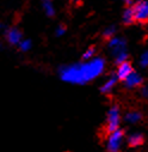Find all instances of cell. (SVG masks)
I'll return each mask as SVG.
<instances>
[{
    "label": "cell",
    "mask_w": 148,
    "mask_h": 152,
    "mask_svg": "<svg viewBox=\"0 0 148 152\" xmlns=\"http://www.w3.org/2000/svg\"><path fill=\"white\" fill-rule=\"evenodd\" d=\"M105 62L103 59H92L86 64L66 66L61 68V78L65 82L73 84H84L87 83L103 72Z\"/></svg>",
    "instance_id": "cell-1"
},
{
    "label": "cell",
    "mask_w": 148,
    "mask_h": 152,
    "mask_svg": "<svg viewBox=\"0 0 148 152\" xmlns=\"http://www.w3.org/2000/svg\"><path fill=\"white\" fill-rule=\"evenodd\" d=\"M131 9L134 13V19L136 22H140V23L148 22V1L140 0Z\"/></svg>",
    "instance_id": "cell-2"
},
{
    "label": "cell",
    "mask_w": 148,
    "mask_h": 152,
    "mask_svg": "<svg viewBox=\"0 0 148 152\" xmlns=\"http://www.w3.org/2000/svg\"><path fill=\"white\" fill-rule=\"evenodd\" d=\"M118 125H120V110L117 107H112L107 114V122L105 129L107 133H111L118 129Z\"/></svg>",
    "instance_id": "cell-3"
},
{
    "label": "cell",
    "mask_w": 148,
    "mask_h": 152,
    "mask_svg": "<svg viewBox=\"0 0 148 152\" xmlns=\"http://www.w3.org/2000/svg\"><path fill=\"white\" fill-rule=\"evenodd\" d=\"M123 140V132L120 129H116L114 132L109 133L107 138V150L109 151H118L121 148V144Z\"/></svg>",
    "instance_id": "cell-4"
},
{
    "label": "cell",
    "mask_w": 148,
    "mask_h": 152,
    "mask_svg": "<svg viewBox=\"0 0 148 152\" xmlns=\"http://www.w3.org/2000/svg\"><path fill=\"white\" fill-rule=\"evenodd\" d=\"M133 71H134V69H133L131 65H130L128 61H124V62L120 64L118 69H117V73H116V77H117V79H120V80H124Z\"/></svg>",
    "instance_id": "cell-5"
},
{
    "label": "cell",
    "mask_w": 148,
    "mask_h": 152,
    "mask_svg": "<svg viewBox=\"0 0 148 152\" xmlns=\"http://www.w3.org/2000/svg\"><path fill=\"white\" fill-rule=\"evenodd\" d=\"M6 39H7V41H9L10 45L18 46L19 42L22 41V32L18 29H16V28L9 29L7 32H6Z\"/></svg>",
    "instance_id": "cell-6"
},
{
    "label": "cell",
    "mask_w": 148,
    "mask_h": 152,
    "mask_svg": "<svg viewBox=\"0 0 148 152\" xmlns=\"http://www.w3.org/2000/svg\"><path fill=\"white\" fill-rule=\"evenodd\" d=\"M109 46L112 49L114 54L117 55L122 52H126V42L124 40H120V39H110L109 40Z\"/></svg>",
    "instance_id": "cell-7"
},
{
    "label": "cell",
    "mask_w": 148,
    "mask_h": 152,
    "mask_svg": "<svg viewBox=\"0 0 148 152\" xmlns=\"http://www.w3.org/2000/svg\"><path fill=\"white\" fill-rule=\"evenodd\" d=\"M123 82H124L127 88H136V86L142 84V78H141V75H139L137 73H135L133 71Z\"/></svg>",
    "instance_id": "cell-8"
},
{
    "label": "cell",
    "mask_w": 148,
    "mask_h": 152,
    "mask_svg": "<svg viewBox=\"0 0 148 152\" xmlns=\"http://www.w3.org/2000/svg\"><path fill=\"white\" fill-rule=\"evenodd\" d=\"M128 144L131 147H137L143 144V137L141 134H131L128 138Z\"/></svg>",
    "instance_id": "cell-9"
},
{
    "label": "cell",
    "mask_w": 148,
    "mask_h": 152,
    "mask_svg": "<svg viewBox=\"0 0 148 152\" xmlns=\"http://www.w3.org/2000/svg\"><path fill=\"white\" fill-rule=\"evenodd\" d=\"M116 82H117V77H112V78H110L102 88H100V91L103 92V94H109L111 90L114 89V86H115V84H116Z\"/></svg>",
    "instance_id": "cell-10"
},
{
    "label": "cell",
    "mask_w": 148,
    "mask_h": 152,
    "mask_svg": "<svg viewBox=\"0 0 148 152\" xmlns=\"http://www.w3.org/2000/svg\"><path fill=\"white\" fill-rule=\"evenodd\" d=\"M42 6H43V10H44V12H46L47 16H49V17L54 16L55 9H54V5H53V3L50 1V0H43Z\"/></svg>",
    "instance_id": "cell-11"
},
{
    "label": "cell",
    "mask_w": 148,
    "mask_h": 152,
    "mask_svg": "<svg viewBox=\"0 0 148 152\" xmlns=\"http://www.w3.org/2000/svg\"><path fill=\"white\" fill-rule=\"evenodd\" d=\"M123 22H124L126 24H131V23L135 22V19H134V13H133V9H131V7L127 9V10L124 11V13H123Z\"/></svg>",
    "instance_id": "cell-12"
},
{
    "label": "cell",
    "mask_w": 148,
    "mask_h": 152,
    "mask_svg": "<svg viewBox=\"0 0 148 152\" xmlns=\"http://www.w3.org/2000/svg\"><path fill=\"white\" fill-rule=\"evenodd\" d=\"M141 118H142L141 114L137 113V111H130L129 114H127V116H126L127 121H128V122H131V124L139 122V121L141 120Z\"/></svg>",
    "instance_id": "cell-13"
},
{
    "label": "cell",
    "mask_w": 148,
    "mask_h": 152,
    "mask_svg": "<svg viewBox=\"0 0 148 152\" xmlns=\"http://www.w3.org/2000/svg\"><path fill=\"white\" fill-rule=\"evenodd\" d=\"M19 48H20V50H23V52H28V50H30V48H31V42L29 41V40H22L20 42H19Z\"/></svg>",
    "instance_id": "cell-14"
},
{
    "label": "cell",
    "mask_w": 148,
    "mask_h": 152,
    "mask_svg": "<svg viewBox=\"0 0 148 152\" xmlns=\"http://www.w3.org/2000/svg\"><path fill=\"white\" fill-rule=\"evenodd\" d=\"M94 48L93 47H91V48H89L87 50H86V53L83 55V59L84 60H91L92 59V56H93V54H94Z\"/></svg>",
    "instance_id": "cell-15"
},
{
    "label": "cell",
    "mask_w": 148,
    "mask_h": 152,
    "mask_svg": "<svg viewBox=\"0 0 148 152\" xmlns=\"http://www.w3.org/2000/svg\"><path fill=\"white\" fill-rule=\"evenodd\" d=\"M127 58H128L127 53L126 52H122V53H120V54L116 55V62L117 64H122V62L127 61Z\"/></svg>",
    "instance_id": "cell-16"
},
{
    "label": "cell",
    "mask_w": 148,
    "mask_h": 152,
    "mask_svg": "<svg viewBox=\"0 0 148 152\" xmlns=\"http://www.w3.org/2000/svg\"><path fill=\"white\" fill-rule=\"evenodd\" d=\"M141 66L147 67L148 66V50H146L141 56Z\"/></svg>",
    "instance_id": "cell-17"
},
{
    "label": "cell",
    "mask_w": 148,
    "mask_h": 152,
    "mask_svg": "<svg viewBox=\"0 0 148 152\" xmlns=\"http://www.w3.org/2000/svg\"><path fill=\"white\" fill-rule=\"evenodd\" d=\"M114 32H115V29H114V28H110V29H107V30L104 32V37H105V39H107V40L112 39Z\"/></svg>",
    "instance_id": "cell-18"
},
{
    "label": "cell",
    "mask_w": 148,
    "mask_h": 152,
    "mask_svg": "<svg viewBox=\"0 0 148 152\" xmlns=\"http://www.w3.org/2000/svg\"><path fill=\"white\" fill-rule=\"evenodd\" d=\"M63 32H65V28H63V26H60V28H57V30H56V35H57V36H61V35H63Z\"/></svg>",
    "instance_id": "cell-19"
},
{
    "label": "cell",
    "mask_w": 148,
    "mask_h": 152,
    "mask_svg": "<svg viewBox=\"0 0 148 152\" xmlns=\"http://www.w3.org/2000/svg\"><path fill=\"white\" fill-rule=\"evenodd\" d=\"M142 95H143L144 97H148V86L143 88V90H142Z\"/></svg>",
    "instance_id": "cell-20"
},
{
    "label": "cell",
    "mask_w": 148,
    "mask_h": 152,
    "mask_svg": "<svg viewBox=\"0 0 148 152\" xmlns=\"http://www.w3.org/2000/svg\"><path fill=\"white\" fill-rule=\"evenodd\" d=\"M123 1H126V3H127V4H128V5H129V4H130V3H131V0H123Z\"/></svg>",
    "instance_id": "cell-21"
},
{
    "label": "cell",
    "mask_w": 148,
    "mask_h": 152,
    "mask_svg": "<svg viewBox=\"0 0 148 152\" xmlns=\"http://www.w3.org/2000/svg\"><path fill=\"white\" fill-rule=\"evenodd\" d=\"M74 1H75V3H79V1H80V0H74Z\"/></svg>",
    "instance_id": "cell-22"
},
{
    "label": "cell",
    "mask_w": 148,
    "mask_h": 152,
    "mask_svg": "<svg viewBox=\"0 0 148 152\" xmlns=\"http://www.w3.org/2000/svg\"><path fill=\"white\" fill-rule=\"evenodd\" d=\"M0 28H1V24H0Z\"/></svg>",
    "instance_id": "cell-23"
}]
</instances>
